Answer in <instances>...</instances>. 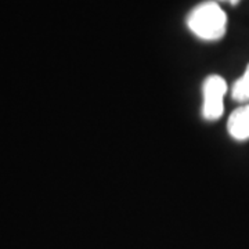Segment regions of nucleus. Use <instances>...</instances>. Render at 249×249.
<instances>
[{
	"label": "nucleus",
	"mask_w": 249,
	"mask_h": 249,
	"mask_svg": "<svg viewBox=\"0 0 249 249\" xmlns=\"http://www.w3.org/2000/svg\"><path fill=\"white\" fill-rule=\"evenodd\" d=\"M187 27L199 39L213 42L222 39L227 29V16L216 1H204L187 16Z\"/></svg>",
	"instance_id": "1"
},
{
	"label": "nucleus",
	"mask_w": 249,
	"mask_h": 249,
	"mask_svg": "<svg viewBox=\"0 0 249 249\" xmlns=\"http://www.w3.org/2000/svg\"><path fill=\"white\" fill-rule=\"evenodd\" d=\"M227 93V83L219 75H211L202 85V116L206 121H217L224 112L223 97Z\"/></svg>",
	"instance_id": "2"
},
{
	"label": "nucleus",
	"mask_w": 249,
	"mask_h": 249,
	"mask_svg": "<svg viewBox=\"0 0 249 249\" xmlns=\"http://www.w3.org/2000/svg\"><path fill=\"white\" fill-rule=\"evenodd\" d=\"M227 129L232 139L235 140H248L249 139V104L244 107L237 108L232 112L229 122H227Z\"/></svg>",
	"instance_id": "3"
},
{
	"label": "nucleus",
	"mask_w": 249,
	"mask_h": 249,
	"mask_svg": "<svg viewBox=\"0 0 249 249\" xmlns=\"http://www.w3.org/2000/svg\"><path fill=\"white\" fill-rule=\"evenodd\" d=\"M231 97L240 103L249 101V64L245 68L244 75L238 80H235V83L232 85Z\"/></svg>",
	"instance_id": "4"
},
{
	"label": "nucleus",
	"mask_w": 249,
	"mask_h": 249,
	"mask_svg": "<svg viewBox=\"0 0 249 249\" xmlns=\"http://www.w3.org/2000/svg\"><path fill=\"white\" fill-rule=\"evenodd\" d=\"M229 1H230V3H231V4H237V3H238V1H240V0H229Z\"/></svg>",
	"instance_id": "5"
}]
</instances>
